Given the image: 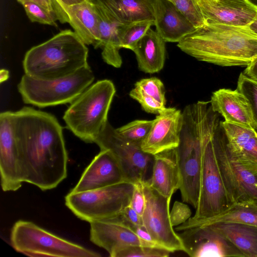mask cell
Here are the masks:
<instances>
[{
    "instance_id": "obj_2",
    "label": "cell",
    "mask_w": 257,
    "mask_h": 257,
    "mask_svg": "<svg viewBox=\"0 0 257 257\" xmlns=\"http://www.w3.org/2000/svg\"><path fill=\"white\" fill-rule=\"evenodd\" d=\"M180 140L176 148L181 177L182 201L197 208L200 192L202 159L206 144L219 123L218 113L210 101H198L186 106L183 111Z\"/></svg>"
},
{
    "instance_id": "obj_3",
    "label": "cell",
    "mask_w": 257,
    "mask_h": 257,
    "mask_svg": "<svg viewBox=\"0 0 257 257\" xmlns=\"http://www.w3.org/2000/svg\"><path fill=\"white\" fill-rule=\"evenodd\" d=\"M177 46L198 61L220 66H247L257 58V36L247 27L206 22Z\"/></svg>"
},
{
    "instance_id": "obj_27",
    "label": "cell",
    "mask_w": 257,
    "mask_h": 257,
    "mask_svg": "<svg viewBox=\"0 0 257 257\" xmlns=\"http://www.w3.org/2000/svg\"><path fill=\"white\" fill-rule=\"evenodd\" d=\"M209 225L225 236L244 257H257V226L233 223Z\"/></svg>"
},
{
    "instance_id": "obj_15",
    "label": "cell",
    "mask_w": 257,
    "mask_h": 257,
    "mask_svg": "<svg viewBox=\"0 0 257 257\" xmlns=\"http://www.w3.org/2000/svg\"><path fill=\"white\" fill-rule=\"evenodd\" d=\"M214 137L232 157L257 172V133L255 129L221 121Z\"/></svg>"
},
{
    "instance_id": "obj_43",
    "label": "cell",
    "mask_w": 257,
    "mask_h": 257,
    "mask_svg": "<svg viewBox=\"0 0 257 257\" xmlns=\"http://www.w3.org/2000/svg\"><path fill=\"white\" fill-rule=\"evenodd\" d=\"M9 77V71L3 69L0 71V82L1 83H3V82L6 81Z\"/></svg>"
},
{
    "instance_id": "obj_14",
    "label": "cell",
    "mask_w": 257,
    "mask_h": 257,
    "mask_svg": "<svg viewBox=\"0 0 257 257\" xmlns=\"http://www.w3.org/2000/svg\"><path fill=\"white\" fill-rule=\"evenodd\" d=\"M0 171L4 191H15L22 186V166L11 111L0 114Z\"/></svg>"
},
{
    "instance_id": "obj_9",
    "label": "cell",
    "mask_w": 257,
    "mask_h": 257,
    "mask_svg": "<svg viewBox=\"0 0 257 257\" xmlns=\"http://www.w3.org/2000/svg\"><path fill=\"white\" fill-rule=\"evenodd\" d=\"M213 137L203 149L199 196L194 215L175 227L181 231L191 224L216 216L235 203L228 194L217 166L213 142Z\"/></svg>"
},
{
    "instance_id": "obj_10",
    "label": "cell",
    "mask_w": 257,
    "mask_h": 257,
    "mask_svg": "<svg viewBox=\"0 0 257 257\" xmlns=\"http://www.w3.org/2000/svg\"><path fill=\"white\" fill-rule=\"evenodd\" d=\"M101 150H108L117 161L125 181L133 184L149 178L154 155L144 152L140 146L121 137L108 122L94 141Z\"/></svg>"
},
{
    "instance_id": "obj_28",
    "label": "cell",
    "mask_w": 257,
    "mask_h": 257,
    "mask_svg": "<svg viewBox=\"0 0 257 257\" xmlns=\"http://www.w3.org/2000/svg\"><path fill=\"white\" fill-rule=\"evenodd\" d=\"M217 223H241L257 226V204L236 203L222 213L210 218L196 222L184 229Z\"/></svg>"
},
{
    "instance_id": "obj_33",
    "label": "cell",
    "mask_w": 257,
    "mask_h": 257,
    "mask_svg": "<svg viewBox=\"0 0 257 257\" xmlns=\"http://www.w3.org/2000/svg\"><path fill=\"white\" fill-rule=\"evenodd\" d=\"M22 5L28 18L32 22L57 26L56 21L58 19L54 13L49 12L39 4L32 2L25 3Z\"/></svg>"
},
{
    "instance_id": "obj_44",
    "label": "cell",
    "mask_w": 257,
    "mask_h": 257,
    "mask_svg": "<svg viewBox=\"0 0 257 257\" xmlns=\"http://www.w3.org/2000/svg\"><path fill=\"white\" fill-rule=\"evenodd\" d=\"M249 30L257 36V17L247 26Z\"/></svg>"
},
{
    "instance_id": "obj_1",
    "label": "cell",
    "mask_w": 257,
    "mask_h": 257,
    "mask_svg": "<svg viewBox=\"0 0 257 257\" xmlns=\"http://www.w3.org/2000/svg\"><path fill=\"white\" fill-rule=\"evenodd\" d=\"M23 182L43 191L56 188L67 175L63 128L49 113L24 107L13 112Z\"/></svg>"
},
{
    "instance_id": "obj_8",
    "label": "cell",
    "mask_w": 257,
    "mask_h": 257,
    "mask_svg": "<svg viewBox=\"0 0 257 257\" xmlns=\"http://www.w3.org/2000/svg\"><path fill=\"white\" fill-rule=\"evenodd\" d=\"M134 184L123 182L98 189L70 192L65 198L67 207L79 218L90 222L120 214L128 206Z\"/></svg>"
},
{
    "instance_id": "obj_46",
    "label": "cell",
    "mask_w": 257,
    "mask_h": 257,
    "mask_svg": "<svg viewBox=\"0 0 257 257\" xmlns=\"http://www.w3.org/2000/svg\"><path fill=\"white\" fill-rule=\"evenodd\" d=\"M250 1H251L252 3H253L254 4L257 5V0H250Z\"/></svg>"
},
{
    "instance_id": "obj_29",
    "label": "cell",
    "mask_w": 257,
    "mask_h": 257,
    "mask_svg": "<svg viewBox=\"0 0 257 257\" xmlns=\"http://www.w3.org/2000/svg\"><path fill=\"white\" fill-rule=\"evenodd\" d=\"M153 25H154V22L152 21H141L122 25L120 31L121 48L133 51L139 41Z\"/></svg>"
},
{
    "instance_id": "obj_6",
    "label": "cell",
    "mask_w": 257,
    "mask_h": 257,
    "mask_svg": "<svg viewBox=\"0 0 257 257\" xmlns=\"http://www.w3.org/2000/svg\"><path fill=\"white\" fill-rule=\"evenodd\" d=\"M94 80L89 66L61 78L39 79L25 74L18 89L26 104L43 108L72 103Z\"/></svg>"
},
{
    "instance_id": "obj_39",
    "label": "cell",
    "mask_w": 257,
    "mask_h": 257,
    "mask_svg": "<svg viewBox=\"0 0 257 257\" xmlns=\"http://www.w3.org/2000/svg\"><path fill=\"white\" fill-rule=\"evenodd\" d=\"M120 217L130 223L136 226H143L142 217L129 204L119 214Z\"/></svg>"
},
{
    "instance_id": "obj_40",
    "label": "cell",
    "mask_w": 257,
    "mask_h": 257,
    "mask_svg": "<svg viewBox=\"0 0 257 257\" xmlns=\"http://www.w3.org/2000/svg\"><path fill=\"white\" fill-rule=\"evenodd\" d=\"M243 73L248 77L257 81V58L246 66Z\"/></svg>"
},
{
    "instance_id": "obj_21",
    "label": "cell",
    "mask_w": 257,
    "mask_h": 257,
    "mask_svg": "<svg viewBox=\"0 0 257 257\" xmlns=\"http://www.w3.org/2000/svg\"><path fill=\"white\" fill-rule=\"evenodd\" d=\"M210 103L213 110L222 115L224 121L255 129L249 106L236 89L221 88L213 92Z\"/></svg>"
},
{
    "instance_id": "obj_13",
    "label": "cell",
    "mask_w": 257,
    "mask_h": 257,
    "mask_svg": "<svg viewBox=\"0 0 257 257\" xmlns=\"http://www.w3.org/2000/svg\"><path fill=\"white\" fill-rule=\"evenodd\" d=\"M180 232L178 235L184 252L190 256L244 257L225 236L210 225L196 226Z\"/></svg>"
},
{
    "instance_id": "obj_37",
    "label": "cell",
    "mask_w": 257,
    "mask_h": 257,
    "mask_svg": "<svg viewBox=\"0 0 257 257\" xmlns=\"http://www.w3.org/2000/svg\"><path fill=\"white\" fill-rule=\"evenodd\" d=\"M191 215V211L188 205L183 202L175 201L170 212L171 222L173 227L185 223Z\"/></svg>"
},
{
    "instance_id": "obj_12",
    "label": "cell",
    "mask_w": 257,
    "mask_h": 257,
    "mask_svg": "<svg viewBox=\"0 0 257 257\" xmlns=\"http://www.w3.org/2000/svg\"><path fill=\"white\" fill-rule=\"evenodd\" d=\"M213 142L219 172L230 197L235 203L257 204V172L232 157L214 136Z\"/></svg>"
},
{
    "instance_id": "obj_5",
    "label": "cell",
    "mask_w": 257,
    "mask_h": 257,
    "mask_svg": "<svg viewBox=\"0 0 257 257\" xmlns=\"http://www.w3.org/2000/svg\"><path fill=\"white\" fill-rule=\"evenodd\" d=\"M116 92L108 79L98 80L75 99L65 111L66 127L82 141L94 143L108 121V113Z\"/></svg>"
},
{
    "instance_id": "obj_17",
    "label": "cell",
    "mask_w": 257,
    "mask_h": 257,
    "mask_svg": "<svg viewBox=\"0 0 257 257\" xmlns=\"http://www.w3.org/2000/svg\"><path fill=\"white\" fill-rule=\"evenodd\" d=\"M206 22L247 27L257 17V5L250 0H197Z\"/></svg>"
},
{
    "instance_id": "obj_36",
    "label": "cell",
    "mask_w": 257,
    "mask_h": 257,
    "mask_svg": "<svg viewBox=\"0 0 257 257\" xmlns=\"http://www.w3.org/2000/svg\"><path fill=\"white\" fill-rule=\"evenodd\" d=\"M129 95L137 100L141 104L143 110L148 113L158 114L166 107V105L136 87L130 91Z\"/></svg>"
},
{
    "instance_id": "obj_7",
    "label": "cell",
    "mask_w": 257,
    "mask_h": 257,
    "mask_svg": "<svg viewBox=\"0 0 257 257\" xmlns=\"http://www.w3.org/2000/svg\"><path fill=\"white\" fill-rule=\"evenodd\" d=\"M10 242L18 252L27 256L55 257H99L88 249L44 229L31 221L19 220L13 225Z\"/></svg>"
},
{
    "instance_id": "obj_23",
    "label": "cell",
    "mask_w": 257,
    "mask_h": 257,
    "mask_svg": "<svg viewBox=\"0 0 257 257\" xmlns=\"http://www.w3.org/2000/svg\"><path fill=\"white\" fill-rule=\"evenodd\" d=\"M63 11L66 23L86 45L94 46L99 37V17L94 1L64 6Z\"/></svg>"
},
{
    "instance_id": "obj_42",
    "label": "cell",
    "mask_w": 257,
    "mask_h": 257,
    "mask_svg": "<svg viewBox=\"0 0 257 257\" xmlns=\"http://www.w3.org/2000/svg\"><path fill=\"white\" fill-rule=\"evenodd\" d=\"M90 0H60L61 3L62 4V10L63 13V23H65V17L64 15V13L63 11V8L64 6H71L75 5H77L79 4H81L87 1H89Z\"/></svg>"
},
{
    "instance_id": "obj_20",
    "label": "cell",
    "mask_w": 257,
    "mask_h": 257,
    "mask_svg": "<svg viewBox=\"0 0 257 257\" xmlns=\"http://www.w3.org/2000/svg\"><path fill=\"white\" fill-rule=\"evenodd\" d=\"M154 25L166 42H177L196 28L168 0H155Z\"/></svg>"
},
{
    "instance_id": "obj_45",
    "label": "cell",
    "mask_w": 257,
    "mask_h": 257,
    "mask_svg": "<svg viewBox=\"0 0 257 257\" xmlns=\"http://www.w3.org/2000/svg\"><path fill=\"white\" fill-rule=\"evenodd\" d=\"M52 2L55 11H57L61 8L62 4L60 0H52Z\"/></svg>"
},
{
    "instance_id": "obj_35",
    "label": "cell",
    "mask_w": 257,
    "mask_h": 257,
    "mask_svg": "<svg viewBox=\"0 0 257 257\" xmlns=\"http://www.w3.org/2000/svg\"><path fill=\"white\" fill-rule=\"evenodd\" d=\"M135 87L142 90L147 94L166 105L165 88L163 82L156 77L143 78L137 81Z\"/></svg>"
},
{
    "instance_id": "obj_31",
    "label": "cell",
    "mask_w": 257,
    "mask_h": 257,
    "mask_svg": "<svg viewBox=\"0 0 257 257\" xmlns=\"http://www.w3.org/2000/svg\"><path fill=\"white\" fill-rule=\"evenodd\" d=\"M236 89L246 99L251 112L255 130H257V81L242 72L238 77Z\"/></svg>"
},
{
    "instance_id": "obj_38",
    "label": "cell",
    "mask_w": 257,
    "mask_h": 257,
    "mask_svg": "<svg viewBox=\"0 0 257 257\" xmlns=\"http://www.w3.org/2000/svg\"><path fill=\"white\" fill-rule=\"evenodd\" d=\"M143 183L139 182L134 184V189L130 203V206L141 216L143 214L146 206Z\"/></svg>"
},
{
    "instance_id": "obj_19",
    "label": "cell",
    "mask_w": 257,
    "mask_h": 257,
    "mask_svg": "<svg viewBox=\"0 0 257 257\" xmlns=\"http://www.w3.org/2000/svg\"><path fill=\"white\" fill-rule=\"evenodd\" d=\"M126 182L120 166L108 150H101L71 191L81 192Z\"/></svg>"
},
{
    "instance_id": "obj_30",
    "label": "cell",
    "mask_w": 257,
    "mask_h": 257,
    "mask_svg": "<svg viewBox=\"0 0 257 257\" xmlns=\"http://www.w3.org/2000/svg\"><path fill=\"white\" fill-rule=\"evenodd\" d=\"M153 120H135L116 128L117 132L123 138L136 145L140 146L150 132Z\"/></svg>"
},
{
    "instance_id": "obj_11",
    "label": "cell",
    "mask_w": 257,
    "mask_h": 257,
    "mask_svg": "<svg viewBox=\"0 0 257 257\" xmlns=\"http://www.w3.org/2000/svg\"><path fill=\"white\" fill-rule=\"evenodd\" d=\"M146 198L142 215L143 225L160 246L171 252L185 251L182 241L172 226L170 217L171 197H165L154 189L147 181L143 183Z\"/></svg>"
},
{
    "instance_id": "obj_34",
    "label": "cell",
    "mask_w": 257,
    "mask_h": 257,
    "mask_svg": "<svg viewBox=\"0 0 257 257\" xmlns=\"http://www.w3.org/2000/svg\"><path fill=\"white\" fill-rule=\"evenodd\" d=\"M170 251L161 247L134 245L120 250L116 257H168Z\"/></svg>"
},
{
    "instance_id": "obj_41",
    "label": "cell",
    "mask_w": 257,
    "mask_h": 257,
    "mask_svg": "<svg viewBox=\"0 0 257 257\" xmlns=\"http://www.w3.org/2000/svg\"><path fill=\"white\" fill-rule=\"evenodd\" d=\"M22 5L28 2H32L36 3L41 6L49 12L54 13V11L52 0H17ZM56 15V14H55Z\"/></svg>"
},
{
    "instance_id": "obj_25",
    "label": "cell",
    "mask_w": 257,
    "mask_h": 257,
    "mask_svg": "<svg viewBox=\"0 0 257 257\" xmlns=\"http://www.w3.org/2000/svg\"><path fill=\"white\" fill-rule=\"evenodd\" d=\"M93 1L121 25L144 21L154 22L155 0Z\"/></svg>"
},
{
    "instance_id": "obj_26",
    "label": "cell",
    "mask_w": 257,
    "mask_h": 257,
    "mask_svg": "<svg viewBox=\"0 0 257 257\" xmlns=\"http://www.w3.org/2000/svg\"><path fill=\"white\" fill-rule=\"evenodd\" d=\"M166 42L152 29L139 41L134 50L139 69L146 73L160 71L166 59Z\"/></svg>"
},
{
    "instance_id": "obj_22",
    "label": "cell",
    "mask_w": 257,
    "mask_h": 257,
    "mask_svg": "<svg viewBox=\"0 0 257 257\" xmlns=\"http://www.w3.org/2000/svg\"><path fill=\"white\" fill-rule=\"evenodd\" d=\"M160 194L172 197L181 185L177 149L167 150L154 155L152 174L147 180Z\"/></svg>"
},
{
    "instance_id": "obj_24",
    "label": "cell",
    "mask_w": 257,
    "mask_h": 257,
    "mask_svg": "<svg viewBox=\"0 0 257 257\" xmlns=\"http://www.w3.org/2000/svg\"><path fill=\"white\" fill-rule=\"evenodd\" d=\"M95 3L99 17V37L94 47L101 49L102 57L106 63L115 68H119L122 62L119 50L121 48L120 31L123 25L116 21L102 7Z\"/></svg>"
},
{
    "instance_id": "obj_47",
    "label": "cell",
    "mask_w": 257,
    "mask_h": 257,
    "mask_svg": "<svg viewBox=\"0 0 257 257\" xmlns=\"http://www.w3.org/2000/svg\"><path fill=\"white\" fill-rule=\"evenodd\" d=\"M195 1H197V0H195ZM211 1H217V0H211Z\"/></svg>"
},
{
    "instance_id": "obj_16",
    "label": "cell",
    "mask_w": 257,
    "mask_h": 257,
    "mask_svg": "<svg viewBox=\"0 0 257 257\" xmlns=\"http://www.w3.org/2000/svg\"><path fill=\"white\" fill-rule=\"evenodd\" d=\"M182 112L175 107H166L153 120L152 128L141 144L142 150L155 155L177 148L180 143Z\"/></svg>"
},
{
    "instance_id": "obj_18",
    "label": "cell",
    "mask_w": 257,
    "mask_h": 257,
    "mask_svg": "<svg viewBox=\"0 0 257 257\" xmlns=\"http://www.w3.org/2000/svg\"><path fill=\"white\" fill-rule=\"evenodd\" d=\"M89 223L90 240L105 249L111 257H116L120 250L129 246H153L114 217Z\"/></svg>"
},
{
    "instance_id": "obj_32",
    "label": "cell",
    "mask_w": 257,
    "mask_h": 257,
    "mask_svg": "<svg viewBox=\"0 0 257 257\" xmlns=\"http://www.w3.org/2000/svg\"><path fill=\"white\" fill-rule=\"evenodd\" d=\"M198 28L204 25L205 20L195 0H168Z\"/></svg>"
},
{
    "instance_id": "obj_4",
    "label": "cell",
    "mask_w": 257,
    "mask_h": 257,
    "mask_svg": "<svg viewBox=\"0 0 257 257\" xmlns=\"http://www.w3.org/2000/svg\"><path fill=\"white\" fill-rule=\"evenodd\" d=\"M88 49L74 32L63 30L26 53L25 74L39 79H53L71 75L89 66Z\"/></svg>"
}]
</instances>
